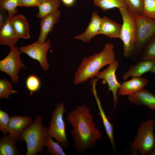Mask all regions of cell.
Returning a JSON list of instances; mask_svg holds the SVG:
<instances>
[{
    "mask_svg": "<svg viewBox=\"0 0 155 155\" xmlns=\"http://www.w3.org/2000/svg\"><path fill=\"white\" fill-rule=\"evenodd\" d=\"M67 119L73 128L70 132L77 153L82 154L96 147V142L102 138V135L86 105L76 106L67 114Z\"/></svg>",
    "mask_w": 155,
    "mask_h": 155,
    "instance_id": "1",
    "label": "cell"
},
{
    "mask_svg": "<svg viewBox=\"0 0 155 155\" xmlns=\"http://www.w3.org/2000/svg\"><path fill=\"white\" fill-rule=\"evenodd\" d=\"M114 49L112 43H107L100 52L84 57L74 74V84H78L93 79L102 67L112 63L115 60Z\"/></svg>",
    "mask_w": 155,
    "mask_h": 155,
    "instance_id": "2",
    "label": "cell"
},
{
    "mask_svg": "<svg viewBox=\"0 0 155 155\" xmlns=\"http://www.w3.org/2000/svg\"><path fill=\"white\" fill-rule=\"evenodd\" d=\"M42 121L41 115L36 117L21 135L19 141L24 140L26 143V155H36L38 152L42 154L43 148L46 147L45 140L47 127L44 126Z\"/></svg>",
    "mask_w": 155,
    "mask_h": 155,
    "instance_id": "3",
    "label": "cell"
},
{
    "mask_svg": "<svg viewBox=\"0 0 155 155\" xmlns=\"http://www.w3.org/2000/svg\"><path fill=\"white\" fill-rule=\"evenodd\" d=\"M123 20L120 39L123 45V54L131 57L134 48L137 32L135 15L126 5L119 9Z\"/></svg>",
    "mask_w": 155,
    "mask_h": 155,
    "instance_id": "4",
    "label": "cell"
},
{
    "mask_svg": "<svg viewBox=\"0 0 155 155\" xmlns=\"http://www.w3.org/2000/svg\"><path fill=\"white\" fill-rule=\"evenodd\" d=\"M154 124L152 119L140 124L131 146V149L133 152H137L141 155L155 154Z\"/></svg>",
    "mask_w": 155,
    "mask_h": 155,
    "instance_id": "5",
    "label": "cell"
},
{
    "mask_svg": "<svg viewBox=\"0 0 155 155\" xmlns=\"http://www.w3.org/2000/svg\"><path fill=\"white\" fill-rule=\"evenodd\" d=\"M137 32L131 58L135 60L141 56L148 42L155 35V20L142 15H135ZM141 60V59H140Z\"/></svg>",
    "mask_w": 155,
    "mask_h": 155,
    "instance_id": "6",
    "label": "cell"
},
{
    "mask_svg": "<svg viewBox=\"0 0 155 155\" xmlns=\"http://www.w3.org/2000/svg\"><path fill=\"white\" fill-rule=\"evenodd\" d=\"M62 102L57 104L53 110L49 127H47V135L55 138L62 146L67 148L69 146L66 133L65 123L63 115L67 111Z\"/></svg>",
    "mask_w": 155,
    "mask_h": 155,
    "instance_id": "7",
    "label": "cell"
},
{
    "mask_svg": "<svg viewBox=\"0 0 155 155\" xmlns=\"http://www.w3.org/2000/svg\"><path fill=\"white\" fill-rule=\"evenodd\" d=\"M10 48L8 55L0 61V70L9 75L12 82L16 83L20 71L25 69L26 66L22 62L19 48L15 45Z\"/></svg>",
    "mask_w": 155,
    "mask_h": 155,
    "instance_id": "8",
    "label": "cell"
},
{
    "mask_svg": "<svg viewBox=\"0 0 155 155\" xmlns=\"http://www.w3.org/2000/svg\"><path fill=\"white\" fill-rule=\"evenodd\" d=\"M51 47L50 40L48 39L44 43H40L36 41L31 44L23 45L19 49L21 53H25L32 59L38 61L42 69L47 71L49 64L46 55L49 49Z\"/></svg>",
    "mask_w": 155,
    "mask_h": 155,
    "instance_id": "9",
    "label": "cell"
},
{
    "mask_svg": "<svg viewBox=\"0 0 155 155\" xmlns=\"http://www.w3.org/2000/svg\"><path fill=\"white\" fill-rule=\"evenodd\" d=\"M119 63L117 60L115 59L109 65L107 68L99 71L95 76L96 78L102 80V83H107L108 86V91L111 92L113 97L114 108L117 106L118 98V91L121 84L118 81L116 75V71Z\"/></svg>",
    "mask_w": 155,
    "mask_h": 155,
    "instance_id": "10",
    "label": "cell"
},
{
    "mask_svg": "<svg viewBox=\"0 0 155 155\" xmlns=\"http://www.w3.org/2000/svg\"><path fill=\"white\" fill-rule=\"evenodd\" d=\"M32 121L31 117L28 116L15 115L10 117L8 127L9 136L14 140L19 141L22 133Z\"/></svg>",
    "mask_w": 155,
    "mask_h": 155,
    "instance_id": "11",
    "label": "cell"
},
{
    "mask_svg": "<svg viewBox=\"0 0 155 155\" xmlns=\"http://www.w3.org/2000/svg\"><path fill=\"white\" fill-rule=\"evenodd\" d=\"M102 18L95 10L92 13L90 22L86 30L74 38L85 42H89L95 36L99 34Z\"/></svg>",
    "mask_w": 155,
    "mask_h": 155,
    "instance_id": "12",
    "label": "cell"
},
{
    "mask_svg": "<svg viewBox=\"0 0 155 155\" xmlns=\"http://www.w3.org/2000/svg\"><path fill=\"white\" fill-rule=\"evenodd\" d=\"M61 11L58 10L42 18L40 21V31L37 41L40 43L45 42L48 34L53 31L55 25L61 17Z\"/></svg>",
    "mask_w": 155,
    "mask_h": 155,
    "instance_id": "13",
    "label": "cell"
},
{
    "mask_svg": "<svg viewBox=\"0 0 155 155\" xmlns=\"http://www.w3.org/2000/svg\"><path fill=\"white\" fill-rule=\"evenodd\" d=\"M127 96L131 104L137 106H146L155 110V96L149 90L143 88Z\"/></svg>",
    "mask_w": 155,
    "mask_h": 155,
    "instance_id": "14",
    "label": "cell"
},
{
    "mask_svg": "<svg viewBox=\"0 0 155 155\" xmlns=\"http://www.w3.org/2000/svg\"><path fill=\"white\" fill-rule=\"evenodd\" d=\"M155 63V60H140L135 64L131 65L128 70L122 77L125 81L130 77H140L144 73L150 71Z\"/></svg>",
    "mask_w": 155,
    "mask_h": 155,
    "instance_id": "15",
    "label": "cell"
},
{
    "mask_svg": "<svg viewBox=\"0 0 155 155\" xmlns=\"http://www.w3.org/2000/svg\"><path fill=\"white\" fill-rule=\"evenodd\" d=\"M148 83L146 78L133 77L130 80L124 81L121 84L118 94L119 95H129L144 88Z\"/></svg>",
    "mask_w": 155,
    "mask_h": 155,
    "instance_id": "16",
    "label": "cell"
},
{
    "mask_svg": "<svg viewBox=\"0 0 155 155\" xmlns=\"http://www.w3.org/2000/svg\"><path fill=\"white\" fill-rule=\"evenodd\" d=\"M122 24H119L106 16L102 18L99 34L109 38L120 39Z\"/></svg>",
    "mask_w": 155,
    "mask_h": 155,
    "instance_id": "17",
    "label": "cell"
},
{
    "mask_svg": "<svg viewBox=\"0 0 155 155\" xmlns=\"http://www.w3.org/2000/svg\"><path fill=\"white\" fill-rule=\"evenodd\" d=\"M98 80L97 79H93L92 82L93 85L92 92L96 100L99 111V114L102 119L106 133L110 141L113 150L115 151V145L113 137V125L108 119L102 108L100 101L98 96L96 88V84Z\"/></svg>",
    "mask_w": 155,
    "mask_h": 155,
    "instance_id": "18",
    "label": "cell"
},
{
    "mask_svg": "<svg viewBox=\"0 0 155 155\" xmlns=\"http://www.w3.org/2000/svg\"><path fill=\"white\" fill-rule=\"evenodd\" d=\"M0 44L11 47L14 46L19 39L8 17L5 22L0 28Z\"/></svg>",
    "mask_w": 155,
    "mask_h": 155,
    "instance_id": "19",
    "label": "cell"
},
{
    "mask_svg": "<svg viewBox=\"0 0 155 155\" xmlns=\"http://www.w3.org/2000/svg\"><path fill=\"white\" fill-rule=\"evenodd\" d=\"M9 18L20 38L28 39L30 38L29 24L26 18L22 14L15 15Z\"/></svg>",
    "mask_w": 155,
    "mask_h": 155,
    "instance_id": "20",
    "label": "cell"
},
{
    "mask_svg": "<svg viewBox=\"0 0 155 155\" xmlns=\"http://www.w3.org/2000/svg\"><path fill=\"white\" fill-rule=\"evenodd\" d=\"M17 141L9 136L3 135L0 140V155H19L22 154L16 146Z\"/></svg>",
    "mask_w": 155,
    "mask_h": 155,
    "instance_id": "21",
    "label": "cell"
},
{
    "mask_svg": "<svg viewBox=\"0 0 155 155\" xmlns=\"http://www.w3.org/2000/svg\"><path fill=\"white\" fill-rule=\"evenodd\" d=\"M60 0H48L40 3L38 6L39 11L36 16L38 18L43 17L57 10L61 5Z\"/></svg>",
    "mask_w": 155,
    "mask_h": 155,
    "instance_id": "22",
    "label": "cell"
},
{
    "mask_svg": "<svg viewBox=\"0 0 155 155\" xmlns=\"http://www.w3.org/2000/svg\"><path fill=\"white\" fill-rule=\"evenodd\" d=\"M94 5L103 11L114 8L119 9L126 5L124 0H93Z\"/></svg>",
    "mask_w": 155,
    "mask_h": 155,
    "instance_id": "23",
    "label": "cell"
},
{
    "mask_svg": "<svg viewBox=\"0 0 155 155\" xmlns=\"http://www.w3.org/2000/svg\"><path fill=\"white\" fill-rule=\"evenodd\" d=\"M53 138L47 135L46 138V153L52 155H65L63 146L58 142H55Z\"/></svg>",
    "mask_w": 155,
    "mask_h": 155,
    "instance_id": "24",
    "label": "cell"
},
{
    "mask_svg": "<svg viewBox=\"0 0 155 155\" xmlns=\"http://www.w3.org/2000/svg\"><path fill=\"white\" fill-rule=\"evenodd\" d=\"M155 60V35L149 40L142 52L141 60Z\"/></svg>",
    "mask_w": 155,
    "mask_h": 155,
    "instance_id": "25",
    "label": "cell"
},
{
    "mask_svg": "<svg viewBox=\"0 0 155 155\" xmlns=\"http://www.w3.org/2000/svg\"><path fill=\"white\" fill-rule=\"evenodd\" d=\"M18 91L13 89L10 82L6 79L0 80V98L8 99L13 94L18 92Z\"/></svg>",
    "mask_w": 155,
    "mask_h": 155,
    "instance_id": "26",
    "label": "cell"
},
{
    "mask_svg": "<svg viewBox=\"0 0 155 155\" xmlns=\"http://www.w3.org/2000/svg\"><path fill=\"white\" fill-rule=\"evenodd\" d=\"M41 85V82L39 78L35 75H30L26 78V86L30 92L31 95L39 90Z\"/></svg>",
    "mask_w": 155,
    "mask_h": 155,
    "instance_id": "27",
    "label": "cell"
},
{
    "mask_svg": "<svg viewBox=\"0 0 155 155\" xmlns=\"http://www.w3.org/2000/svg\"><path fill=\"white\" fill-rule=\"evenodd\" d=\"M19 0H0V7L6 9L9 18L16 15L18 11Z\"/></svg>",
    "mask_w": 155,
    "mask_h": 155,
    "instance_id": "28",
    "label": "cell"
},
{
    "mask_svg": "<svg viewBox=\"0 0 155 155\" xmlns=\"http://www.w3.org/2000/svg\"><path fill=\"white\" fill-rule=\"evenodd\" d=\"M142 15L155 20V0H144Z\"/></svg>",
    "mask_w": 155,
    "mask_h": 155,
    "instance_id": "29",
    "label": "cell"
},
{
    "mask_svg": "<svg viewBox=\"0 0 155 155\" xmlns=\"http://www.w3.org/2000/svg\"><path fill=\"white\" fill-rule=\"evenodd\" d=\"M129 9L135 15H142L144 0H124Z\"/></svg>",
    "mask_w": 155,
    "mask_h": 155,
    "instance_id": "30",
    "label": "cell"
},
{
    "mask_svg": "<svg viewBox=\"0 0 155 155\" xmlns=\"http://www.w3.org/2000/svg\"><path fill=\"white\" fill-rule=\"evenodd\" d=\"M10 117L7 113L0 109V130L3 135L8 133V127Z\"/></svg>",
    "mask_w": 155,
    "mask_h": 155,
    "instance_id": "31",
    "label": "cell"
},
{
    "mask_svg": "<svg viewBox=\"0 0 155 155\" xmlns=\"http://www.w3.org/2000/svg\"><path fill=\"white\" fill-rule=\"evenodd\" d=\"M40 3L37 0H19L18 6L38 7Z\"/></svg>",
    "mask_w": 155,
    "mask_h": 155,
    "instance_id": "32",
    "label": "cell"
},
{
    "mask_svg": "<svg viewBox=\"0 0 155 155\" xmlns=\"http://www.w3.org/2000/svg\"><path fill=\"white\" fill-rule=\"evenodd\" d=\"M7 10L0 7V28L4 24L8 18Z\"/></svg>",
    "mask_w": 155,
    "mask_h": 155,
    "instance_id": "33",
    "label": "cell"
},
{
    "mask_svg": "<svg viewBox=\"0 0 155 155\" xmlns=\"http://www.w3.org/2000/svg\"><path fill=\"white\" fill-rule=\"evenodd\" d=\"M62 3L66 6H70L74 4L75 0H61Z\"/></svg>",
    "mask_w": 155,
    "mask_h": 155,
    "instance_id": "34",
    "label": "cell"
},
{
    "mask_svg": "<svg viewBox=\"0 0 155 155\" xmlns=\"http://www.w3.org/2000/svg\"><path fill=\"white\" fill-rule=\"evenodd\" d=\"M150 71L151 72L155 74V63Z\"/></svg>",
    "mask_w": 155,
    "mask_h": 155,
    "instance_id": "35",
    "label": "cell"
},
{
    "mask_svg": "<svg viewBox=\"0 0 155 155\" xmlns=\"http://www.w3.org/2000/svg\"><path fill=\"white\" fill-rule=\"evenodd\" d=\"M40 3L43 2L45 1H47L48 0H37Z\"/></svg>",
    "mask_w": 155,
    "mask_h": 155,
    "instance_id": "36",
    "label": "cell"
}]
</instances>
